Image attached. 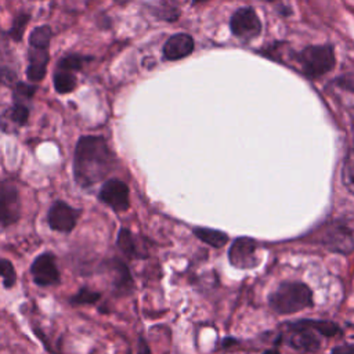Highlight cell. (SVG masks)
<instances>
[{
    "instance_id": "obj_1",
    "label": "cell",
    "mask_w": 354,
    "mask_h": 354,
    "mask_svg": "<svg viewBox=\"0 0 354 354\" xmlns=\"http://www.w3.org/2000/svg\"><path fill=\"white\" fill-rule=\"evenodd\" d=\"M113 162L115 156L102 137H80L73 155V177L76 184L82 188L93 187L108 176Z\"/></svg>"
},
{
    "instance_id": "obj_2",
    "label": "cell",
    "mask_w": 354,
    "mask_h": 354,
    "mask_svg": "<svg viewBox=\"0 0 354 354\" xmlns=\"http://www.w3.org/2000/svg\"><path fill=\"white\" fill-rule=\"evenodd\" d=\"M313 304L310 288L301 282H283L270 296V306L279 314L297 313Z\"/></svg>"
},
{
    "instance_id": "obj_3",
    "label": "cell",
    "mask_w": 354,
    "mask_h": 354,
    "mask_svg": "<svg viewBox=\"0 0 354 354\" xmlns=\"http://www.w3.org/2000/svg\"><path fill=\"white\" fill-rule=\"evenodd\" d=\"M318 241L330 250L348 253L354 250V217L337 218L319 231Z\"/></svg>"
},
{
    "instance_id": "obj_4",
    "label": "cell",
    "mask_w": 354,
    "mask_h": 354,
    "mask_svg": "<svg viewBox=\"0 0 354 354\" xmlns=\"http://www.w3.org/2000/svg\"><path fill=\"white\" fill-rule=\"evenodd\" d=\"M301 72L308 77H319L335 66L333 48L329 44L308 46L295 55Z\"/></svg>"
},
{
    "instance_id": "obj_5",
    "label": "cell",
    "mask_w": 354,
    "mask_h": 354,
    "mask_svg": "<svg viewBox=\"0 0 354 354\" xmlns=\"http://www.w3.org/2000/svg\"><path fill=\"white\" fill-rule=\"evenodd\" d=\"M21 217V199L15 184L0 180V225L8 227Z\"/></svg>"
},
{
    "instance_id": "obj_6",
    "label": "cell",
    "mask_w": 354,
    "mask_h": 354,
    "mask_svg": "<svg viewBox=\"0 0 354 354\" xmlns=\"http://www.w3.org/2000/svg\"><path fill=\"white\" fill-rule=\"evenodd\" d=\"M230 28L234 36L243 40H250L260 35L261 22L252 7H242L231 17Z\"/></svg>"
},
{
    "instance_id": "obj_7",
    "label": "cell",
    "mask_w": 354,
    "mask_h": 354,
    "mask_svg": "<svg viewBox=\"0 0 354 354\" xmlns=\"http://www.w3.org/2000/svg\"><path fill=\"white\" fill-rule=\"evenodd\" d=\"M98 198L115 212H124L130 206L129 187L119 178L106 180L100 189Z\"/></svg>"
},
{
    "instance_id": "obj_8",
    "label": "cell",
    "mask_w": 354,
    "mask_h": 354,
    "mask_svg": "<svg viewBox=\"0 0 354 354\" xmlns=\"http://www.w3.org/2000/svg\"><path fill=\"white\" fill-rule=\"evenodd\" d=\"M80 210L72 207L64 201H57L51 205L47 213V223L51 230L58 232H69L76 227Z\"/></svg>"
},
{
    "instance_id": "obj_9",
    "label": "cell",
    "mask_w": 354,
    "mask_h": 354,
    "mask_svg": "<svg viewBox=\"0 0 354 354\" xmlns=\"http://www.w3.org/2000/svg\"><path fill=\"white\" fill-rule=\"evenodd\" d=\"M30 274L33 282L39 286H50L59 282V271L57 268L55 256L50 252L39 254L30 266Z\"/></svg>"
},
{
    "instance_id": "obj_10",
    "label": "cell",
    "mask_w": 354,
    "mask_h": 354,
    "mask_svg": "<svg viewBox=\"0 0 354 354\" xmlns=\"http://www.w3.org/2000/svg\"><path fill=\"white\" fill-rule=\"evenodd\" d=\"M228 260L234 267L241 270L254 267L257 264L256 242L248 236L235 239L228 250Z\"/></svg>"
},
{
    "instance_id": "obj_11",
    "label": "cell",
    "mask_w": 354,
    "mask_h": 354,
    "mask_svg": "<svg viewBox=\"0 0 354 354\" xmlns=\"http://www.w3.org/2000/svg\"><path fill=\"white\" fill-rule=\"evenodd\" d=\"M194 39L187 33L173 35L163 46V55L166 59H181L194 51Z\"/></svg>"
},
{
    "instance_id": "obj_12",
    "label": "cell",
    "mask_w": 354,
    "mask_h": 354,
    "mask_svg": "<svg viewBox=\"0 0 354 354\" xmlns=\"http://www.w3.org/2000/svg\"><path fill=\"white\" fill-rule=\"evenodd\" d=\"M293 333L289 337V344L296 350H306V351H315L319 348V339L308 329V328H299L292 326Z\"/></svg>"
},
{
    "instance_id": "obj_13",
    "label": "cell",
    "mask_w": 354,
    "mask_h": 354,
    "mask_svg": "<svg viewBox=\"0 0 354 354\" xmlns=\"http://www.w3.org/2000/svg\"><path fill=\"white\" fill-rule=\"evenodd\" d=\"M194 234L196 238H199L202 242L213 246V248H221L227 243L228 236L227 234L213 230V228H206V227H198L194 230Z\"/></svg>"
},
{
    "instance_id": "obj_14",
    "label": "cell",
    "mask_w": 354,
    "mask_h": 354,
    "mask_svg": "<svg viewBox=\"0 0 354 354\" xmlns=\"http://www.w3.org/2000/svg\"><path fill=\"white\" fill-rule=\"evenodd\" d=\"M293 326L299 328H308L317 330L322 336H335L339 332V326L329 321H314V319H304L293 324Z\"/></svg>"
},
{
    "instance_id": "obj_15",
    "label": "cell",
    "mask_w": 354,
    "mask_h": 354,
    "mask_svg": "<svg viewBox=\"0 0 354 354\" xmlns=\"http://www.w3.org/2000/svg\"><path fill=\"white\" fill-rule=\"evenodd\" d=\"M53 32L50 29V26H37L33 29V32L29 36V44L33 48H39V50H47L48 48V43L51 40Z\"/></svg>"
},
{
    "instance_id": "obj_16",
    "label": "cell",
    "mask_w": 354,
    "mask_h": 354,
    "mask_svg": "<svg viewBox=\"0 0 354 354\" xmlns=\"http://www.w3.org/2000/svg\"><path fill=\"white\" fill-rule=\"evenodd\" d=\"M109 268L116 272V278L113 281V285L119 290H126V289H129L131 286L130 272H129L127 267L123 263H120V261H111L109 263Z\"/></svg>"
},
{
    "instance_id": "obj_17",
    "label": "cell",
    "mask_w": 354,
    "mask_h": 354,
    "mask_svg": "<svg viewBox=\"0 0 354 354\" xmlns=\"http://www.w3.org/2000/svg\"><path fill=\"white\" fill-rule=\"evenodd\" d=\"M342 183L346 189L354 195V148L347 153L342 170Z\"/></svg>"
},
{
    "instance_id": "obj_18",
    "label": "cell",
    "mask_w": 354,
    "mask_h": 354,
    "mask_svg": "<svg viewBox=\"0 0 354 354\" xmlns=\"http://www.w3.org/2000/svg\"><path fill=\"white\" fill-rule=\"evenodd\" d=\"M75 87H76V79L72 73H69L66 71H61L54 75V88L59 94L71 93V91H73Z\"/></svg>"
},
{
    "instance_id": "obj_19",
    "label": "cell",
    "mask_w": 354,
    "mask_h": 354,
    "mask_svg": "<svg viewBox=\"0 0 354 354\" xmlns=\"http://www.w3.org/2000/svg\"><path fill=\"white\" fill-rule=\"evenodd\" d=\"M118 246L127 257H136L137 256V249H136L133 235L126 228H120V231L118 234Z\"/></svg>"
},
{
    "instance_id": "obj_20",
    "label": "cell",
    "mask_w": 354,
    "mask_h": 354,
    "mask_svg": "<svg viewBox=\"0 0 354 354\" xmlns=\"http://www.w3.org/2000/svg\"><path fill=\"white\" fill-rule=\"evenodd\" d=\"M101 297V293L100 292H95V290H91L90 288H80L71 299L69 301L72 304H93L95 303L98 299Z\"/></svg>"
},
{
    "instance_id": "obj_21",
    "label": "cell",
    "mask_w": 354,
    "mask_h": 354,
    "mask_svg": "<svg viewBox=\"0 0 354 354\" xmlns=\"http://www.w3.org/2000/svg\"><path fill=\"white\" fill-rule=\"evenodd\" d=\"M0 277L3 278V283L6 288L14 286L17 281V272L12 263L3 257H0Z\"/></svg>"
},
{
    "instance_id": "obj_22",
    "label": "cell",
    "mask_w": 354,
    "mask_h": 354,
    "mask_svg": "<svg viewBox=\"0 0 354 354\" xmlns=\"http://www.w3.org/2000/svg\"><path fill=\"white\" fill-rule=\"evenodd\" d=\"M30 15L29 14H19L14 22H12V26L10 29V36L15 40V41H19L24 36V30L28 25V21H29Z\"/></svg>"
},
{
    "instance_id": "obj_23",
    "label": "cell",
    "mask_w": 354,
    "mask_h": 354,
    "mask_svg": "<svg viewBox=\"0 0 354 354\" xmlns=\"http://www.w3.org/2000/svg\"><path fill=\"white\" fill-rule=\"evenodd\" d=\"M87 61V58L84 57H80V55H76V54H72V55H68V57H64L59 62H58V66L61 71H77V69H82L83 66V62Z\"/></svg>"
},
{
    "instance_id": "obj_24",
    "label": "cell",
    "mask_w": 354,
    "mask_h": 354,
    "mask_svg": "<svg viewBox=\"0 0 354 354\" xmlns=\"http://www.w3.org/2000/svg\"><path fill=\"white\" fill-rule=\"evenodd\" d=\"M28 118H29V111L24 104H15L10 109V119L18 126H24L28 122Z\"/></svg>"
},
{
    "instance_id": "obj_25",
    "label": "cell",
    "mask_w": 354,
    "mask_h": 354,
    "mask_svg": "<svg viewBox=\"0 0 354 354\" xmlns=\"http://www.w3.org/2000/svg\"><path fill=\"white\" fill-rule=\"evenodd\" d=\"M46 64H36L29 62V66L26 69V76L30 82H40L46 76Z\"/></svg>"
},
{
    "instance_id": "obj_26",
    "label": "cell",
    "mask_w": 354,
    "mask_h": 354,
    "mask_svg": "<svg viewBox=\"0 0 354 354\" xmlns=\"http://www.w3.org/2000/svg\"><path fill=\"white\" fill-rule=\"evenodd\" d=\"M36 91V87L32 84H26V83H18L15 90H14V98L15 102H18L19 100H29Z\"/></svg>"
},
{
    "instance_id": "obj_27",
    "label": "cell",
    "mask_w": 354,
    "mask_h": 354,
    "mask_svg": "<svg viewBox=\"0 0 354 354\" xmlns=\"http://www.w3.org/2000/svg\"><path fill=\"white\" fill-rule=\"evenodd\" d=\"M336 83L344 88V90H348V91H354V72H350V73H344L342 75Z\"/></svg>"
},
{
    "instance_id": "obj_28",
    "label": "cell",
    "mask_w": 354,
    "mask_h": 354,
    "mask_svg": "<svg viewBox=\"0 0 354 354\" xmlns=\"http://www.w3.org/2000/svg\"><path fill=\"white\" fill-rule=\"evenodd\" d=\"M15 80V73L10 69H0V82L4 84H11Z\"/></svg>"
},
{
    "instance_id": "obj_29",
    "label": "cell",
    "mask_w": 354,
    "mask_h": 354,
    "mask_svg": "<svg viewBox=\"0 0 354 354\" xmlns=\"http://www.w3.org/2000/svg\"><path fill=\"white\" fill-rule=\"evenodd\" d=\"M332 354H354V346H337L332 350Z\"/></svg>"
},
{
    "instance_id": "obj_30",
    "label": "cell",
    "mask_w": 354,
    "mask_h": 354,
    "mask_svg": "<svg viewBox=\"0 0 354 354\" xmlns=\"http://www.w3.org/2000/svg\"><path fill=\"white\" fill-rule=\"evenodd\" d=\"M127 354H130V353H127ZM137 354H151V351H149V348H148V346L144 340H140V348H138Z\"/></svg>"
},
{
    "instance_id": "obj_31",
    "label": "cell",
    "mask_w": 354,
    "mask_h": 354,
    "mask_svg": "<svg viewBox=\"0 0 354 354\" xmlns=\"http://www.w3.org/2000/svg\"><path fill=\"white\" fill-rule=\"evenodd\" d=\"M263 354H279V351L278 350H267Z\"/></svg>"
},
{
    "instance_id": "obj_32",
    "label": "cell",
    "mask_w": 354,
    "mask_h": 354,
    "mask_svg": "<svg viewBox=\"0 0 354 354\" xmlns=\"http://www.w3.org/2000/svg\"><path fill=\"white\" fill-rule=\"evenodd\" d=\"M231 343H234V340H225V342H224V346H228V344H231Z\"/></svg>"
},
{
    "instance_id": "obj_33",
    "label": "cell",
    "mask_w": 354,
    "mask_h": 354,
    "mask_svg": "<svg viewBox=\"0 0 354 354\" xmlns=\"http://www.w3.org/2000/svg\"><path fill=\"white\" fill-rule=\"evenodd\" d=\"M198 1H205V0H194V3H198Z\"/></svg>"
}]
</instances>
